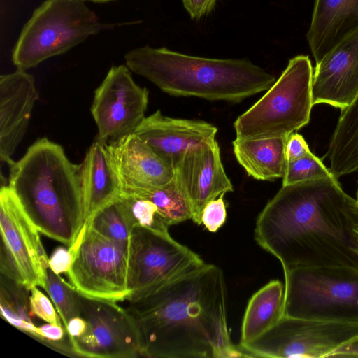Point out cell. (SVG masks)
Listing matches in <instances>:
<instances>
[{"label": "cell", "instance_id": "23", "mask_svg": "<svg viewBox=\"0 0 358 358\" xmlns=\"http://www.w3.org/2000/svg\"><path fill=\"white\" fill-rule=\"evenodd\" d=\"M327 155L336 178L358 172V95L341 110Z\"/></svg>", "mask_w": 358, "mask_h": 358}, {"label": "cell", "instance_id": "16", "mask_svg": "<svg viewBox=\"0 0 358 358\" xmlns=\"http://www.w3.org/2000/svg\"><path fill=\"white\" fill-rule=\"evenodd\" d=\"M358 95V29L344 38L316 64L313 76V105L341 110Z\"/></svg>", "mask_w": 358, "mask_h": 358}, {"label": "cell", "instance_id": "17", "mask_svg": "<svg viewBox=\"0 0 358 358\" xmlns=\"http://www.w3.org/2000/svg\"><path fill=\"white\" fill-rule=\"evenodd\" d=\"M217 132L207 122L173 118L157 110L143 120L134 134L174 169L187 150L216 141Z\"/></svg>", "mask_w": 358, "mask_h": 358}, {"label": "cell", "instance_id": "15", "mask_svg": "<svg viewBox=\"0 0 358 358\" xmlns=\"http://www.w3.org/2000/svg\"><path fill=\"white\" fill-rule=\"evenodd\" d=\"M108 143L121 194H138L173 179V166L134 134Z\"/></svg>", "mask_w": 358, "mask_h": 358}, {"label": "cell", "instance_id": "10", "mask_svg": "<svg viewBox=\"0 0 358 358\" xmlns=\"http://www.w3.org/2000/svg\"><path fill=\"white\" fill-rule=\"evenodd\" d=\"M1 274L28 289H44L48 257L38 230L8 185L0 189Z\"/></svg>", "mask_w": 358, "mask_h": 358}, {"label": "cell", "instance_id": "8", "mask_svg": "<svg viewBox=\"0 0 358 358\" xmlns=\"http://www.w3.org/2000/svg\"><path fill=\"white\" fill-rule=\"evenodd\" d=\"M129 243L107 238L85 224L75 243L66 273L80 294L114 302L127 301Z\"/></svg>", "mask_w": 358, "mask_h": 358}, {"label": "cell", "instance_id": "1", "mask_svg": "<svg viewBox=\"0 0 358 358\" xmlns=\"http://www.w3.org/2000/svg\"><path fill=\"white\" fill-rule=\"evenodd\" d=\"M127 301L141 357H247L230 338L225 278L214 264H206Z\"/></svg>", "mask_w": 358, "mask_h": 358}, {"label": "cell", "instance_id": "14", "mask_svg": "<svg viewBox=\"0 0 358 358\" xmlns=\"http://www.w3.org/2000/svg\"><path fill=\"white\" fill-rule=\"evenodd\" d=\"M173 179L185 195L192 220L201 224L205 206L234 190L224 169L217 141L187 150L174 166Z\"/></svg>", "mask_w": 358, "mask_h": 358}, {"label": "cell", "instance_id": "4", "mask_svg": "<svg viewBox=\"0 0 358 358\" xmlns=\"http://www.w3.org/2000/svg\"><path fill=\"white\" fill-rule=\"evenodd\" d=\"M125 65L174 96L239 103L266 91L275 78L247 59H212L145 45L129 50Z\"/></svg>", "mask_w": 358, "mask_h": 358}, {"label": "cell", "instance_id": "12", "mask_svg": "<svg viewBox=\"0 0 358 358\" xmlns=\"http://www.w3.org/2000/svg\"><path fill=\"white\" fill-rule=\"evenodd\" d=\"M79 315L87 323L83 335L70 338L76 357H141L138 336L125 308L116 302L89 297L76 290Z\"/></svg>", "mask_w": 358, "mask_h": 358}, {"label": "cell", "instance_id": "7", "mask_svg": "<svg viewBox=\"0 0 358 358\" xmlns=\"http://www.w3.org/2000/svg\"><path fill=\"white\" fill-rule=\"evenodd\" d=\"M284 275L283 316L358 324V266H298Z\"/></svg>", "mask_w": 358, "mask_h": 358}, {"label": "cell", "instance_id": "2", "mask_svg": "<svg viewBox=\"0 0 358 358\" xmlns=\"http://www.w3.org/2000/svg\"><path fill=\"white\" fill-rule=\"evenodd\" d=\"M347 194L334 175L282 185L259 214L255 239L280 260L298 266H358Z\"/></svg>", "mask_w": 358, "mask_h": 358}, {"label": "cell", "instance_id": "38", "mask_svg": "<svg viewBox=\"0 0 358 358\" xmlns=\"http://www.w3.org/2000/svg\"><path fill=\"white\" fill-rule=\"evenodd\" d=\"M85 1H90L96 2V3H107V2H110V1H116V0H85Z\"/></svg>", "mask_w": 358, "mask_h": 358}, {"label": "cell", "instance_id": "25", "mask_svg": "<svg viewBox=\"0 0 358 358\" xmlns=\"http://www.w3.org/2000/svg\"><path fill=\"white\" fill-rule=\"evenodd\" d=\"M85 224L99 234L123 243H129L135 226L121 195L96 212Z\"/></svg>", "mask_w": 358, "mask_h": 358}, {"label": "cell", "instance_id": "28", "mask_svg": "<svg viewBox=\"0 0 358 358\" xmlns=\"http://www.w3.org/2000/svg\"><path fill=\"white\" fill-rule=\"evenodd\" d=\"M131 214L135 225L150 229L169 233L170 227L161 215L157 206L144 197L121 194Z\"/></svg>", "mask_w": 358, "mask_h": 358}, {"label": "cell", "instance_id": "11", "mask_svg": "<svg viewBox=\"0 0 358 358\" xmlns=\"http://www.w3.org/2000/svg\"><path fill=\"white\" fill-rule=\"evenodd\" d=\"M205 264L197 254L178 243L169 233L135 225L128 247V299Z\"/></svg>", "mask_w": 358, "mask_h": 358}, {"label": "cell", "instance_id": "39", "mask_svg": "<svg viewBox=\"0 0 358 358\" xmlns=\"http://www.w3.org/2000/svg\"><path fill=\"white\" fill-rule=\"evenodd\" d=\"M356 200L358 201V187H357V194H356Z\"/></svg>", "mask_w": 358, "mask_h": 358}, {"label": "cell", "instance_id": "34", "mask_svg": "<svg viewBox=\"0 0 358 358\" xmlns=\"http://www.w3.org/2000/svg\"><path fill=\"white\" fill-rule=\"evenodd\" d=\"M218 0H182L183 6L192 19L198 20L208 15Z\"/></svg>", "mask_w": 358, "mask_h": 358}, {"label": "cell", "instance_id": "29", "mask_svg": "<svg viewBox=\"0 0 358 358\" xmlns=\"http://www.w3.org/2000/svg\"><path fill=\"white\" fill-rule=\"evenodd\" d=\"M329 169L311 152L301 158L287 162L282 185L322 178L332 176Z\"/></svg>", "mask_w": 358, "mask_h": 358}, {"label": "cell", "instance_id": "24", "mask_svg": "<svg viewBox=\"0 0 358 358\" xmlns=\"http://www.w3.org/2000/svg\"><path fill=\"white\" fill-rule=\"evenodd\" d=\"M29 289L1 274L0 310L1 317L18 330L41 343L35 315L30 307Z\"/></svg>", "mask_w": 358, "mask_h": 358}, {"label": "cell", "instance_id": "31", "mask_svg": "<svg viewBox=\"0 0 358 358\" xmlns=\"http://www.w3.org/2000/svg\"><path fill=\"white\" fill-rule=\"evenodd\" d=\"M223 196L210 201L202 212L201 224L210 232L217 231L226 221L227 210Z\"/></svg>", "mask_w": 358, "mask_h": 358}, {"label": "cell", "instance_id": "20", "mask_svg": "<svg viewBox=\"0 0 358 358\" xmlns=\"http://www.w3.org/2000/svg\"><path fill=\"white\" fill-rule=\"evenodd\" d=\"M80 183L85 223L96 212L121 195L108 143L97 136L80 163Z\"/></svg>", "mask_w": 358, "mask_h": 358}, {"label": "cell", "instance_id": "19", "mask_svg": "<svg viewBox=\"0 0 358 358\" xmlns=\"http://www.w3.org/2000/svg\"><path fill=\"white\" fill-rule=\"evenodd\" d=\"M358 29V0H315L307 40L318 64Z\"/></svg>", "mask_w": 358, "mask_h": 358}, {"label": "cell", "instance_id": "21", "mask_svg": "<svg viewBox=\"0 0 358 358\" xmlns=\"http://www.w3.org/2000/svg\"><path fill=\"white\" fill-rule=\"evenodd\" d=\"M286 141L287 138H236L232 142L233 152L248 176L259 180L271 181L284 176Z\"/></svg>", "mask_w": 358, "mask_h": 358}, {"label": "cell", "instance_id": "3", "mask_svg": "<svg viewBox=\"0 0 358 358\" xmlns=\"http://www.w3.org/2000/svg\"><path fill=\"white\" fill-rule=\"evenodd\" d=\"M9 169L8 185L38 231L71 246L85 224L80 164L43 137Z\"/></svg>", "mask_w": 358, "mask_h": 358}, {"label": "cell", "instance_id": "33", "mask_svg": "<svg viewBox=\"0 0 358 358\" xmlns=\"http://www.w3.org/2000/svg\"><path fill=\"white\" fill-rule=\"evenodd\" d=\"M73 258V254L69 248L59 246L48 258L49 266L57 274L67 273L71 266Z\"/></svg>", "mask_w": 358, "mask_h": 358}, {"label": "cell", "instance_id": "13", "mask_svg": "<svg viewBox=\"0 0 358 358\" xmlns=\"http://www.w3.org/2000/svg\"><path fill=\"white\" fill-rule=\"evenodd\" d=\"M148 95L125 64L113 66L94 91L90 109L97 137L111 142L133 134L145 117Z\"/></svg>", "mask_w": 358, "mask_h": 358}, {"label": "cell", "instance_id": "22", "mask_svg": "<svg viewBox=\"0 0 358 358\" xmlns=\"http://www.w3.org/2000/svg\"><path fill=\"white\" fill-rule=\"evenodd\" d=\"M285 285L271 280L250 298L243 316L241 341L249 343L273 327L284 313Z\"/></svg>", "mask_w": 358, "mask_h": 358}, {"label": "cell", "instance_id": "18", "mask_svg": "<svg viewBox=\"0 0 358 358\" xmlns=\"http://www.w3.org/2000/svg\"><path fill=\"white\" fill-rule=\"evenodd\" d=\"M38 92L34 78L27 71L0 76V159L10 165L23 139Z\"/></svg>", "mask_w": 358, "mask_h": 358}, {"label": "cell", "instance_id": "27", "mask_svg": "<svg viewBox=\"0 0 358 358\" xmlns=\"http://www.w3.org/2000/svg\"><path fill=\"white\" fill-rule=\"evenodd\" d=\"M44 289L50 296L66 328L71 318L79 315L76 289L50 267L46 271Z\"/></svg>", "mask_w": 358, "mask_h": 358}, {"label": "cell", "instance_id": "9", "mask_svg": "<svg viewBox=\"0 0 358 358\" xmlns=\"http://www.w3.org/2000/svg\"><path fill=\"white\" fill-rule=\"evenodd\" d=\"M356 338L358 324L283 316L260 336L238 347L247 357L320 358Z\"/></svg>", "mask_w": 358, "mask_h": 358}, {"label": "cell", "instance_id": "35", "mask_svg": "<svg viewBox=\"0 0 358 358\" xmlns=\"http://www.w3.org/2000/svg\"><path fill=\"white\" fill-rule=\"evenodd\" d=\"M346 209L354 242V251L358 256V201L356 199L348 195Z\"/></svg>", "mask_w": 358, "mask_h": 358}, {"label": "cell", "instance_id": "5", "mask_svg": "<svg viewBox=\"0 0 358 358\" xmlns=\"http://www.w3.org/2000/svg\"><path fill=\"white\" fill-rule=\"evenodd\" d=\"M113 27L102 22L85 0H45L24 24L13 49V64L24 71L35 68Z\"/></svg>", "mask_w": 358, "mask_h": 358}, {"label": "cell", "instance_id": "30", "mask_svg": "<svg viewBox=\"0 0 358 358\" xmlns=\"http://www.w3.org/2000/svg\"><path fill=\"white\" fill-rule=\"evenodd\" d=\"M29 301L31 310L36 317L47 323L64 326L52 302L37 287L30 289Z\"/></svg>", "mask_w": 358, "mask_h": 358}, {"label": "cell", "instance_id": "6", "mask_svg": "<svg viewBox=\"0 0 358 358\" xmlns=\"http://www.w3.org/2000/svg\"><path fill=\"white\" fill-rule=\"evenodd\" d=\"M313 69L307 55L291 59L266 93L234 122L236 138H287L309 123Z\"/></svg>", "mask_w": 358, "mask_h": 358}, {"label": "cell", "instance_id": "32", "mask_svg": "<svg viewBox=\"0 0 358 358\" xmlns=\"http://www.w3.org/2000/svg\"><path fill=\"white\" fill-rule=\"evenodd\" d=\"M310 152L308 145L302 135L293 132L287 138L285 145L287 162L301 158Z\"/></svg>", "mask_w": 358, "mask_h": 358}, {"label": "cell", "instance_id": "26", "mask_svg": "<svg viewBox=\"0 0 358 358\" xmlns=\"http://www.w3.org/2000/svg\"><path fill=\"white\" fill-rule=\"evenodd\" d=\"M134 195L153 202L169 227L192 220L189 203L174 179L166 185Z\"/></svg>", "mask_w": 358, "mask_h": 358}, {"label": "cell", "instance_id": "36", "mask_svg": "<svg viewBox=\"0 0 358 358\" xmlns=\"http://www.w3.org/2000/svg\"><path fill=\"white\" fill-rule=\"evenodd\" d=\"M329 357H358V338L341 345Z\"/></svg>", "mask_w": 358, "mask_h": 358}, {"label": "cell", "instance_id": "37", "mask_svg": "<svg viewBox=\"0 0 358 358\" xmlns=\"http://www.w3.org/2000/svg\"><path fill=\"white\" fill-rule=\"evenodd\" d=\"M86 327L87 323L81 316L78 315L71 318L66 327L69 339L83 335L86 330Z\"/></svg>", "mask_w": 358, "mask_h": 358}]
</instances>
